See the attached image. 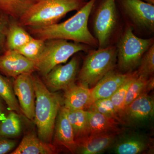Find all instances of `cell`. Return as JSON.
<instances>
[{"instance_id":"obj_29","label":"cell","mask_w":154,"mask_h":154,"mask_svg":"<svg viewBox=\"0 0 154 154\" xmlns=\"http://www.w3.org/2000/svg\"><path fill=\"white\" fill-rule=\"evenodd\" d=\"M137 74L152 76L154 72V44L152 45L144 54L136 70Z\"/></svg>"},{"instance_id":"obj_6","label":"cell","mask_w":154,"mask_h":154,"mask_svg":"<svg viewBox=\"0 0 154 154\" xmlns=\"http://www.w3.org/2000/svg\"><path fill=\"white\" fill-rule=\"evenodd\" d=\"M91 46L61 39L45 41L44 50L35 63L36 70L44 76L54 67L65 63L70 57L80 51L90 50Z\"/></svg>"},{"instance_id":"obj_11","label":"cell","mask_w":154,"mask_h":154,"mask_svg":"<svg viewBox=\"0 0 154 154\" xmlns=\"http://www.w3.org/2000/svg\"><path fill=\"white\" fill-rule=\"evenodd\" d=\"M154 115V98L148 94H144L126 107L122 119L125 125H135L148 121Z\"/></svg>"},{"instance_id":"obj_15","label":"cell","mask_w":154,"mask_h":154,"mask_svg":"<svg viewBox=\"0 0 154 154\" xmlns=\"http://www.w3.org/2000/svg\"><path fill=\"white\" fill-rule=\"evenodd\" d=\"M54 131V139L57 143L63 146L72 153H75L76 143L73 131L63 106L61 107L58 113Z\"/></svg>"},{"instance_id":"obj_30","label":"cell","mask_w":154,"mask_h":154,"mask_svg":"<svg viewBox=\"0 0 154 154\" xmlns=\"http://www.w3.org/2000/svg\"><path fill=\"white\" fill-rule=\"evenodd\" d=\"M11 19L0 12V55L5 51L6 36Z\"/></svg>"},{"instance_id":"obj_14","label":"cell","mask_w":154,"mask_h":154,"mask_svg":"<svg viewBox=\"0 0 154 154\" xmlns=\"http://www.w3.org/2000/svg\"><path fill=\"white\" fill-rule=\"evenodd\" d=\"M118 134L100 133L91 134L75 140V153L81 154H98L112 146Z\"/></svg>"},{"instance_id":"obj_26","label":"cell","mask_w":154,"mask_h":154,"mask_svg":"<svg viewBox=\"0 0 154 154\" xmlns=\"http://www.w3.org/2000/svg\"><path fill=\"white\" fill-rule=\"evenodd\" d=\"M45 43V41L33 37L28 43L15 51L35 63L44 50Z\"/></svg>"},{"instance_id":"obj_20","label":"cell","mask_w":154,"mask_h":154,"mask_svg":"<svg viewBox=\"0 0 154 154\" xmlns=\"http://www.w3.org/2000/svg\"><path fill=\"white\" fill-rule=\"evenodd\" d=\"M33 38L25 28L19 24L18 21L11 19L6 36L5 51H17Z\"/></svg>"},{"instance_id":"obj_9","label":"cell","mask_w":154,"mask_h":154,"mask_svg":"<svg viewBox=\"0 0 154 154\" xmlns=\"http://www.w3.org/2000/svg\"><path fill=\"white\" fill-rule=\"evenodd\" d=\"M79 60L72 58L65 65H58L44 76L45 84L52 91H65L74 85L79 71Z\"/></svg>"},{"instance_id":"obj_24","label":"cell","mask_w":154,"mask_h":154,"mask_svg":"<svg viewBox=\"0 0 154 154\" xmlns=\"http://www.w3.org/2000/svg\"><path fill=\"white\" fill-rule=\"evenodd\" d=\"M22 131V123L18 113L11 111L6 118L0 122V135L11 138L19 135Z\"/></svg>"},{"instance_id":"obj_28","label":"cell","mask_w":154,"mask_h":154,"mask_svg":"<svg viewBox=\"0 0 154 154\" xmlns=\"http://www.w3.org/2000/svg\"><path fill=\"white\" fill-rule=\"evenodd\" d=\"M149 78L138 74L135 78L127 93L125 102V108L139 96L145 94L146 84Z\"/></svg>"},{"instance_id":"obj_3","label":"cell","mask_w":154,"mask_h":154,"mask_svg":"<svg viewBox=\"0 0 154 154\" xmlns=\"http://www.w3.org/2000/svg\"><path fill=\"white\" fill-rule=\"evenodd\" d=\"M87 2L85 0H38L18 22L27 28L53 25L68 13L79 11Z\"/></svg>"},{"instance_id":"obj_19","label":"cell","mask_w":154,"mask_h":154,"mask_svg":"<svg viewBox=\"0 0 154 154\" xmlns=\"http://www.w3.org/2000/svg\"><path fill=\"white\" fill-rule=\"evenodd\" d=\"M87 110L91 134L116 133L120 134L123 131V128L120 126L121 123L114 119L95 111Z\"/></svg>"},{"instance_id":"obj_16","label":"cell","mask_w":154,"mask_h":154,"mask_svg":"<svg viewBox=\"0 0 154 154\" xmlns=\"http://www.w3.org/2000/svg\"><path fill=\"white\" fill-rule=\"evenodd\" d=\"M63 107L73 110L88 109L94 102L90 88L75 84L65 91Z\"/></svg>"},{"instance_id":"obj_23","label":"cell","mask_w":154,"mask_h":154,"mask_svg":"<svg viewBox=\"0 0 154 154\" xmlns=\"http://www.w3.org/2000/svg\"><path fill=\"white\" fill-rule=\"evenodd\" d=\"M0 97L11 111L22 114L19 102L14 94L13 84L11 81L0 72Z\"/></svg>"},{"instance_id":"obj_27","label":"cell","mask_w":154,"mask_h":154,"mask_svg":"<svg viewBox=\"0 0 154 154\" xmlns=\"http://www.w3.org/2000/svg\"><path fill=\"white\" fill-rule=\"evenodd\" d=\"M87 110L102 113L103 115L114 119L121 124H124L116 110L110 98L98 99L94 101Z\"/></svg>"},{"instance_id":"obj_33","label":"cell","mask_w":154,"mask_h":154,"mask_svg":"<svg viewBox=\"0 0 154 154\" xmlns=\"http://www.w3.org/2000/svg\"><path fill=\"white\" fill-rule=\"evenodd\" d=\"M2 100H3L0 97V122L4 120L7 116Z\"/></svg>"},{"instance_id":"obj_31","label":"cell","mask_w":154,"mask_h":154,"mask_svg":"<svg viewBox=\"0 0 154 154\" xmlns=\"http://www.w3.org/2000/svg\"><path fill=\"white\" fill-rule=\"evenodd\" d=\"M17 144L16 141L0 135V154H5L11 152Z\"/></svg>"},{"instance_id":"obj_8","label":"cell","mask_w":154,"mask_h":154,"mask_svg":"<svg viewBox=\"0 0 154 154\" xmlns=\"http://www.w3.org/2000/svg\"><path fill=\"white\" fill-rule=\"evenodd\" d=\"M121 7L128 25L144 33L154 30V6L143 0H121Z\"/></svg>"},{"instance_id":"obj_12","label":"cell","mask_w":154,"mask_h":154,"mask_svg":"<svg viewBox=\"0 0 154 154\" xmlns=\"http://www.w3.org/2000/svg\"><path fill=\"white\" fill-rule=\"evenodd\" d=\"M35 71V62L15 51L7 50L0 55V72L6 77L16 78Z\"/></svg>"},{"instance_id":"obj_32","label":"cell","mask_w":154,"mask_h":154,"mask_svg":"<svg viewBox=\"0 0 154 154\" xmlns=\"http://www.w3.org/2000/svg\"><path fill=\"white\" fill-rule=\"evenodd\" d=\"M154 88V78L153 76L150 77L147 81L145 90V94H148L149 92L153 90Z\"/></svg>"},{"instance_id":"obj_4","label":"cell","mask_w":154,"mask_h":154,"mask_svg":"<svg viewBox=\"0 0 154 154\" xmlns=\"http://www.w3.org/2000/svg\"><path fill=\"white\" fill-rule=\"evenodd\" d=\"M116 63V45L90 50L78 74L79 84L88 88L94 87L105 75L115 69Z\"/></svg>"},{"instance_id":"obj_35","label":"cell","mask_w":154,"mask_h":154,"mask_svg":"<svg viewBox=\"0 0 154 154\" xmlns=\"http://www.w3.org/2000/svg\"><path fill=\"white\" fill-rule=\"evenodd\" d=\"M85 1H87V0H85Z\"/></svg>"},{"instance_id":"obj_17","label":"cell","mask_w":154,"mask_h":154,"mask_svg":"<svg viewBox=\"0 0 154 154\" xmlns=\"http://www.w3.org/2000/svg\"><path fill=\"white\" fill-rule=\"evenodd\" d=\"M149 141L145 137L131 134L116 138L113 145V152L117 154H138L146 150Z\"/></svg>"},{"instance_id":"obj_34","label":"cell","mask_w":154,"mask_h":154,"mask_svg":"<svg viewBox=\"0 0 154 154\" xmlns=\"http://www.w3.org/2000/svg\"><path fill=\"white\" fill-rule=\"evenodd\" d=\"M143 1L154 5V0H143Z\"/></svg>"},{"instance_id":"obj_2","label":"cell","mask_w":154,"mask_h":154,"mask_svg":"<svg viewBox=\"0 0 154 154\" xmlns=\"http://www.w3.org/2000/svg\"><path fill=\"white\" fill-rule=\"evenodd\" d=\"M32 78L36 95L34 119L38 137L45 142L51 143L61 99L50 91L38 76L32 75Z\"/></svg>"},{"instance_id":"obj_5","label":"cell","mask_w":154,"mask_h":154,"mask_svg":"<svg viewBox=\"0 0 154 154\" xmlns=\"http://www.w3.org/2000/svg\"><path fill=\"white\" fill-rule=\"evenodd\" d=\"M154 44L152 38H140L127 25L116 46L117 66L119 72H130L138 67L144 54Z\"/></svg>"},{"instance_id":"obj_1","label":"cell","mask_w":154,"mask_h":154,"mask_svg":"<svg viewBox=\"0 0 154 154\" xmlns=\"http://www.w3.org/2000/svg\"><path fill=\"white\" fill-rule=\"evenodd\" d=\"M96 1L90 0L87 2L73 16L64 22L38 28H28L29 33L34 38L44 41L65 39L98 48V41L88 27L91 11Z\"/></svg>"},{"instance_id":"obj_7","label":"cell","mask_w":154,"mask_h":154,"mask_svg":"<svg viewBox=\"0 0 154 154\" xmlns=\"http://www.w3.org/2000/svg\"><path fill=\"white\" fill-rule=\"evenodd\" d=\"M92 18L94 36L98 41V48L111 45L119 27L115 0H101L95 9Z\"/></svg>"},{"instance_id":"obj_10","label":"cell","mask_w":154,"mask_h":154,"mask_svg":"<svg viewBox=\"0 0 154 154\" xmlns=\"http://www.w3.org/2000/svg\"><path fill=\"white\" fill-rule=\"evenodd\" d=\"M32 74H23L16 77L13 87L22 113L27 118L33 120L35 115L36 95Z\"/></svg>"},{"instance_id":"obj_25","label":"cell","mask_w":154,"mask_h":154,"mask_svg":"<svg viewBox=\"0 0 154 154\" xmlns=\"http://www.w3.org/2000/svg\"><path fill=\"white\" fill-rule=\"evenodd\" d=\"M137 75V71H134L131 76L127 80L124 84L110 98L116 110L117 111L121 119L125 109V102L127 93L131 84Z\"/></svg>"},{"instance_id":"obj_21","label":"cell","mask_w":154,"mask_h":154,"mask_svg":"<svg viewBox=\"0 0 154 154\" xmlns=\"http://www.w3.org/2000/svg\"><path fill=\"white\" fill-rule=\"evenodd\" d=\"M64 107L68 119L72 128L75 140L91 134L88 110H73Z\"/></svg>"},{"instance_id":"obj_13","label":"cell","mask_w":154,"mask_h":154,"mask_svg":"<svg viewBox=\"0 0 154 154\" xmlns=\"http://www.w3.org/2000/svg\"><path fill=\"white\" fill-rule=\"evenodd\" d=\"M134 71L122 73L114 69L108 72L91 89L94 102L98 99L110 98L131 76Z\"/></svg>"},{"instance_id":"obj_22","label":"cell","mask_w":154,"mask_h":154,"mask_svg":"<svg viewBox=\"0 0 154 154\" xmlns=\"http://www.w3.org/2000/svg\"><path fill=\"white\" fill-rule=\"evenodd\" d=\"M38 0H0V12L19 21Z\"/></svg>"},{"instance_id":"obj_18","label":"cell","mask_w":154,"mask_h":154,"mask_svg":"<svg viewBox=\"0 0 154 154\" xmlns=\"http://www.w3.org/2000/svg\"><path fill=\"white\" fill-rule=\"evenodd\" d=\"M55 146L45 142L33 133L25 135L17 149L11 154H53L56 153Z\"/></svg>"}]
</instances>
